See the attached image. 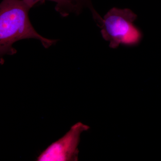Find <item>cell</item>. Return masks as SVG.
Wrapping results in <instances>:
<instances>
[{"instance_id": "4", "label": "cell", "mask_w": 161, "mask_h": 161, "mask_svg": "<svg viewBox=\"0 0 161 161\" xmlns=\"http://www.w3.org/2000/svg\"><path fill=\"white\" fill-rule=\"evenodd\" d=\"M46 1H52L56 3V9L63 17L69 15L70 13L79 14L76 0H23L31 8L39 3H43Z\"/></svg>"}, {"instance_id": "5", "label": "cell", "mask_w": 161, "mask_h": 161, "mask_svg": "<svg viewBox=\"0 0 161 161\" xmlns=\"http://www.w3.org/2000/svg\"><path fill=\"white\" fill-rule=\"evenodd\" d=\"M76 1H77V5H78L79 12H80L81 9L84 6L89 7L92 10V12L95 11L93 6H92L91 0H76Z\"/></svg>"}, {"instance_id": "3", "label": "cell", "mask_w": 161, "mask_h": 161, "mask_svg": "<svg viewBox=\"0 0 161 161\" xmlns=\"http://www.w3.org/2000/svg\"><path fill=\"white\" fill-rule=\"evenodd\" d=\"M88 127L81 123L75 124L63 137L53 143L38 157L39 161L78 160L80 136Z\"/></svg>"}, {"instance_id": "1", "label": "cell", "mask_w": 161, "mask_h": 161, "mask_svg": "<svg viewBox=\"0 0 161 161\" xmlns=\"http://www.w3.org/2000/svg\"><path fill=\"white\" fill-rule=\"evenodd\" d=\"M31 9L23 0H3L0 5V54L12 55L17 53L13 44L19 40L35 39L45 48L55 44L57 40L40 36L30 21Z\"/></svg>"}, {"instance_id": "2", "label": "cell", "mask_w": 161, "mask_h": 161, "mask_svg": "<svg viewBox=\"0 0 161 161\" xmlns=\"http://www.w3.org/2000/svg\"><path fill=\"white\" fill-rule=\"evenodd\" d=\"M137 15L129 9L112 8L107 13L98 26L103 37L110 42L111 48L120 44L132 46L138 44L142 34L133 24Z\"/></svg>"}]
</instances>
